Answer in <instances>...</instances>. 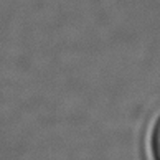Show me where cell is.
I'll use <instances>...</instances> for the list:
<instances>
[{"label": "cell", "mask_w": 160, "mask_h": 160, "mask_svg": "<svg viewBox=\"0 0 160 160\" xmlns=\"http://www.w3.org/2000/svg\"><path fill=\"white\" fill-rule=\"evenodd\" d=\"M152 152H153V160H160V119L155 124L152 135Z\"/></svg>", "instance_id": "cell-1"}]
</instances>
